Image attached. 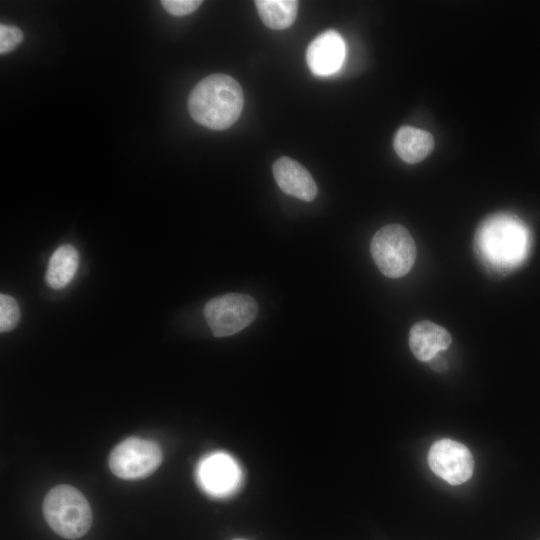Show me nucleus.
<instances>
[{
    "label": "nucleus",
    "mask_w": 540,
    "mask_h": 540,
    "mask_svg": "<svg viewBox=\"0 0 540 540\" xmlns=\"http://www.w3.org/2000/svg\"><path fill=\"white\" fill-rule=\"evenodd\" d=\"M530 232L525 223L509 213L489 216L475 234V249L481 261L498 272L510 271L528 256Z\"/></svg>",
    "instance_id": "nucleus-1"
},
{
    "label": "nucleus",
    "mask_w": 540,
    "mask_h": 540,
    "mask_svg": "<svg viewBox=\"0 0 540 540\" xmlns=\"http://www.w3.org/2000/svg\"><path fill=\"white\" fill-rule=\"evenodd\" d=\"M244 105L240 84L231 76L213 74L202 79L191 91L188 109L198 124L225 130L239 118Z\"/></svg>",
    "instance_id": "nucleus-2"
},
{
    "label": "nucleus",
    "mask_w": 540,
    "mask_h": 540,
    "mask_svg": "<svg viewBox=\"0 0 540 540\" xmlns=\"http://www.w3.org/2000/svg\"><path fill=\"white\" fill-rule=\"evenodd\" d=\"M43 514L52 530L66 539L82 537L92 524V511L87 499L70 485H58L47 493Z\"/></svg>",
    "instance_id": "nucleus-3"
},
{
    "label": "nucleus",
    "mask_w": 540,
    "mask_h": 540,
    "mask_svg": "<svg viewBox=\"0 0 540 540\" xmlns=\"http://www.w3.org/2000/svg\"><path fill=\"white\" fill-rule=\"evenodd\" d=\"M370 251L378 269L390 278L406 275L416 259L414 239L400 224L379 229L372 238Z\"/></svg>",
    "instance_id": "nucleus-4"
},
{
    "label": "nucleus",
    "mask_w": 540,
    "mask_h": 540,
    "mask_svg": "<svg viewBox=\"0 0 540 540\" xmlns=\"http://www.w3.org/2000/svg\"><path fill=\"white\" fill-rule=\"evenodd\" d=\"M258 305L247 294L227 293L210 299L204 316L216 337L230 336L246 328L256 318Z\"/></svg>",
    "instance_id": "nucleus-5"
},
{
    "label": "nucleus",
    "mask_w": 540,
    "mask_h": 540,
    "mask_svg": "<svg viewBox=\"0 0 540 540\" xmlns=\"http://www.w3.org/2000/svg\"><path fill=\"white\" fill-rule=\"evenodd\" d=\"M195 480L208 496L227 498L241 487L243 471L232 455L215 451L200 459L195 469Z\"/></svg>",
    "instance_id": "nucleus-6"
},
{
    "label": "nucleus",
    "mask_w": 540,
    "mask_h": 540,
    "mask_svg": "<svg viewBox=\"0 0 540 540\" xmlns=\"http://www.w3.org/2000/svg\"><path fill=\"white\" fill-rule=\"evenodd\" d=\"M162 462L160 446L142 438H128L116 445L109 456V467L116 476L141 479L152 474Z\"/></svg>",
    "instance_id": "nucleus-7"
},
{
    "label": "nucleus",
    "mask_w": 540,
    "mask_h": 540,
    "mask_svg": "<svg viewBox=\"0 0 540 540\" xmlns=\"http://www.w3.org/2000/svg\"><path fill=\"white\" fill-rule=\"evenodd\" d=\"M428 463L431 470L449 484L466 482L473 473V457L466 446L450 440L436 441L430 448Z\"/></svg>",
    "instance_id": "nucleus-8"
},
{
    "label": "nucleus",
    "mask_w": 540,
    "mask_h": 540,
    "mask_svg": "<svg viewBox=\"0 0 540 540\" xmlns=\"http://www.w3.org/2000/svg\"><path fill=\"white\" fill-rule=\"evenodd\" d=\"M345 58V42L335 30H327L309 44L306 60L316 76H328L340 69Z\"/></svg>",
    "instance_id": "nucleus-9"
},
{
    "label": "nucleus",
    "mask_w": 540,
    "mask_h": 540,
    "mask_svg": "<svg viewBox=\"0 0 540 540\" xmlns=\"http://www.w3.org/2000/svg\"><path fill=\"white\" fill-rule=\"evenodd\" d=\"M273 176L279 188L290 196L303 201H312L317 195V186L311 174L297 161L280 157L272 166Z\"/></svg>",
    "instance_id": "nucleus-10"
},
{
    "label": "nucleus",
    "mask_w": 540,
    "mask_h": 540,
    "mask_svg": "<svg viewBox=\"0 0 540 540\" xmlns=\"http://www.w3.org/2000/svg\"><path fill=\"white\" fill-rule=\"evenodd\" d=\"M451 344L449 332L431 321H419L409 332V346L420 361H430Z\"/></svg>",
    "instance_id": "nucleus-11"
},
{
    "label": "nucleus",
    "mask_w": 540,
    "mask_h": 540,
    "mask_svg": "<svg viewBox=\"0 0 540 540\" xmlns=\"http://www.w3.org/2000/svg\"><path fill=\"white\" fill-rule=\"evenodd\" d=\"M397 155L405 162L413 164L425 159L433 150V136L422 129L402 126L393 141Z\"/></svg>",
    "instance_id": "nucleus-12"
},
{
    "label": "nucleus",
    "mask_w": 540,
    "mask_h": 540,
    "mask_svg": "<svg viewBox=\"0 0 540 540\" xmlns=\"http://www.w3.org/2000/svg\"><path fill=\"white\" fill-rule=\"evenodd\" d=\"M79 264L77 250L69 244L59 246L51 255L45 274L49 287L62 289L74 278Z\"/></svg>",
    "instance_id": "nucleus-13"
},
{
    "label": "nucleus",
    "mask_w": 540,
    "mask_h": 540,
    "mask_svg": "<svg viewBox=\"0 0 540 540\" xmlns=\"http://www.w3.org/2000/svg\"><path fill=\"white\" fill-rule=\"evenodd\" d=\"M254 4L262 22L274 30L291 26L299 7V2L295 0H256Z\"/></svg>",
    "instance_id": "nucleus-14"
},
{
    "label": "nucleus",
    "mask_w": 540,
    "mask_h": 540,
    "mask_svg": "<svg viewBox=\"0 0 540 540\" xmlns=\"http://www.w3.org/2000/svg\"><path fill=\"white\" fill-rule=\"evenodd\" d=\"M20 310L16 300L6 294L0 295V331L8 332L16 327Z\"/></svg>",
    "instance_id": "nucleus-15"
},
{
    "label": "nucleus",
    "mask_w": 540,
    "mask_h": 540,
    "mask_svg": "<svg viewBox=\"0 0 540 540\" xmlns=\"http://www.w3.org/2000/svg\"><path fill=\"white\" fill-rule=\"evenodd\" d=\"M23 40V32L6 24L0 25V53L6 54L13 51Z\"/></svg>",
    "instance_id": "nucleus-16"
},
{
    "label": "nucleus",
    "mask_w": 540,
    "mask_h": 540,
    "mask_svg": "<svg viewBox=\"0 0 540 540\" xmlns=\"http://www.w3.org/2000/svg\"><path fill=\"white\" fill-rule=\"evenodd\" d=\"M164 9L173 16H186L193 13L202 4L197 0H163Z\"/></svg>",
    "instance_id": "nucleus-17"
},
{
    "label": "nucleus",
    "mask_w": 540,
    "mask_h": 540,
    "mask_svg": "<svg viewBox=\"0 0 540 540\" xmlns=\"http://www.w3.org/2000/svg\"><path fill=\"white\" fill-rule=\"evenodd\" d=\"M430 363L432 368L438 372H442L446 369V362L439 354L432 358Z\"/></svg>",
    "instance_id": "nucleus-18"
},
{
    "label": "nucleus",
    "mask_w": 540,
    "mask_h": 540,
    "mask_svg": "<svg viewBox=\"0 0 540 540\" xmlns=\"http://www.w3.org/2000/svg\"><path fill=\"white\" fill-rule=\"evenodd\" d=\"M236 540H241V539H236Z\"/></svg>",
    "instance_id": "nucleus-19"
}]
</instances>
